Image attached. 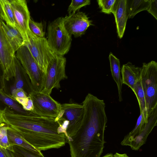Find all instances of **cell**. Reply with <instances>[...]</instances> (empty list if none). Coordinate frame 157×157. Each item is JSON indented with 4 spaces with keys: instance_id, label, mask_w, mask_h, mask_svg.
<instances>
[{
    "instance_id": "1",
    "label": "cell",
    "mask_w": 157,
    "mask_h": 157,
    "mask_svg": "<svg viewBox=\"0 0 157 157\" xmlns=\"http://www.w3.org/2000/svg\"><path fill=\"white\" fill-rule=\"evenodd\" d=\"M1 115L4 122L40 151L58 149L67 143L66 131L56 118L42 117L31 111L21 113L7 107L2 110Z\"/></svg>"
},
{
    "instance_id": "2",
    "label": "cell",
    "mask_w": 157,
    "mask_h": 157,
    "mask_svg": "<svg viewBox=\"0 0 157 157\" xmlns=\"http://www.w3.org/2000/svg\"><path fill=\"white\" fill-rule=\"evenodd\" d=\"M82 125L74 136L67 138L71 157H101L104 147L107 118L103 104L88 101L83 104Z\"/></svg>"
},
{
    "instance_id": "3",
    "label": "cell",
    "mask_w": 157,
    "mask_h": 157,
    "mask_svg": "<svg viewBox=\"0 0 157 157\" xmlns=\"http://www.w3.org/2000/svg\"><path fill=\"white\" fill-rule=\"evenodd\" d=\"M63 17H59L49 23L47 27L48 44L56 55L63 56L70 49L71 35L65 29L63 24Z\"/></svg>"
},
{
    "instance_id": "4",
    "label": "cell",
    "mask_w": 157,
    "mask_h": 157,
    "mask_svg": "<svg viewBox=\"0 0 157 157\" xmlns=\"http://www.w3.org/2000/svg\"><path fill=\"white\" fill-rule=\"evenodd\" d=\"M141 79L147 115L157 107V63L154 61L143 63Z\"/></svg>"
},
{
    "instance_id": "5",
    "label": "cell",
    "mask_w": 157,
    "mask_h": 157,
    "mask_svg": "<svg viewBox=\"0 0 157 157\" xmlns=\"http://www.w3.org/2000/svg\"><path fill=\"white\" fill-rule=\"evenodd\" d=\"M15 56L28 75L33 91L41 92L44 88L45 75L25 44L17 50Z\"/></svg>"
},
{
    "instance_id": "6",
    "label": "cell",
    "mask_w": 157,
    "mask_h": 157,
    "mask_svg": "<svg viewBox=\"0 0 157 157\" xmlns=\"http://www.w3.org/2000/svg\"><path fill=\"white\" fill-rule=\"evenodd\" d=\"M28 36V40L24 44L45 75L49 63L56 55L51 50L46 38L36 36L30 29Z\"/></svg>"
},
{
    "instance_id": "7",
    "label": "cell",
    "mask_w": 157,
    "mask_h": 157,
    "mask_svg": "<svg viewBox=\"0 0 157 157\" xmlns=\"http://www.w3.org/2000/svg\"><path fill=\"white\" fill-rule=\"evenodd\" d=\"M84 108L78 103L61 104L59 113L56 118L59 121H66L68 123L66 129L67 138L75 135L82 124Z\"/></svg>"
},
{
    "instance_id": "8",
    "label": "cell",
    "mask_w": 157,
    "mask_h": 157,
    "mask_svg": "<svg viewBox=\"0 0 157 157\" xmlns=\"http://www.w3.org/2000/svg\"><path fill=\"white\" fill-rule=\"evenodd\" d=\"M66 58L56 55L49 63L45 74L44 88L42 92L50 95L54 88L60 87V81L67 79L65 72Z\"/></svg>"
},
{
    "instance_id": "9",
    "label": "cell",
    "mask_w": 157,
    "mask_h": 157,
    "mask_svg": "<svg viewBox=\"0 0 157 157\" xmlns=\"http://www.w3.org/2000/svg\"><path fill=\"white\" fill-rule=\"evenodd\" d=\"M32 101L33 109L31 111L42 117L56 118L60 110L61 104L50 95L42 91H33L28 95Z\"/></svg>"
},
{
    "instance_id": "10",
    "label": "cell",
    "mask_w": 157,
    "mask_h": 157,
    "mask_svg": "<svg viewBox=\"0 0 157 157\" xmlns=\"http://www.w3.org/2000/svg\"><path fill=\"white\" fill-rule=\"evenodd\" d=\"M2 26L0 19V61L2 66L1 84L5 86V80L9 81L15 77V67L13 61L15 56Z\"/></svg>"
},
{
    "instance_id": "11",
    "label": "cell",
    "mask_w": 157,
    "mask_h": 157,
    "mask_svg": "<svg viewBox=\"0 0 157 157\" xmlns=\"http://www.w3.org/2000/svg\"><path fill=\"white\" fill-rule=\"evenodd\" d=\"M64 26L67 32L75 37L83 35L88 28L94 25L85 13L82 12L71 13L63 17Z\"/></svg>"
},
{
    "instance_id": "12",
    "label": "cell",
    "mask_w": 157,
    "mask_h": 157,
    "mask_svg": "<svg viewBox=\"0 0 157 157\" xmlns=\"http://www.w3.org/2000/svg\"><path fill=\"white\" fill-rule=\"evenodd\" d=\"M15 17L17 28L21 33L24 42L28 40L29 30V21L30 13L25 0H9Z\"/></svg>"
},
{
    "instance_id": "13",
    "label": "cell",
    "mask_w": 157,
    "mask_h": 157,
    "mask_svg": "<svg viewBox=\"0 0 157 157\" xmlns=\"http://www.w3.org/2000/svg\"><path fill=\"white\" fill-rule=\"evenodd\" d=\"M157 125V107L148 118V122L144 129L137 136L121 145L130 146L132 150H138L145 144L147 137L155 127Z\"/></svg>"
},
{
    "instance_id": "14",
    "label": "cell",
    "mask_w": 157,
    "mask_h": 157,
    "mask_svg": "<svg viewBox=\"0 0 157 157\" xmlns=\"http://www.w3.org/2000/svg\"><path fill=\"white\" fill-rule=\"evenodd\" d=\"M126 0H116L112 13L114 16L118 36L122 38L128 19L126 11Z\"/></svg>"
},
{
    "instance_id": "15",
    "label": "cell",
    "mask_w": 157,
    "mask_h": 157,
    "mask_svg": "<svg viewBox=\"0 0 157 157\" xmlns=\"http://www.w3.org/2000/svg\"><path fill=\"white\" fill-rule=\"evenodd\" d=\"M13 59L15 65V81L11 86L16 89H22L29 95L33 91L30 79L15 55Z\"/></svg>"
},
{
    "instance_id": "16",
    "label": "cell",
    "mask_w": 157,
    "mask_h": 157,
    "mask_svg": "<svg viewBox=\"0 0 157 157\" xmlns=\"http://www.w3.org/2000/svg\"><path fill=\"white\" fill-rule=\"evenodd\" d=\"M141 67L136 66L128 62L123 64L121 72L122 82L130 87L133 91L135 86L141 76Z\"/></svg>"
},
{
    "instance_id": "17",
    "label": "cell",
    "mask_w": 157,
    "mask_h": 157,
    "mask_svg": "<svg viewBox=\"0 0 157 157\" xmlns=\"http://www.w3.org/2000/svg\"><path fill=\"white\" fill-rule=\"evenodd\" d=\"M2 26L7 39L13 51L17 50L24 44V39L16 28L13 27L5 24L1 20Z\"/></svg>"
},
{
    "instance_id": "18",
    "label": "cell",
    "mask_w": 157,
    "mask_h": 157,
    "mask_svg": "<svg viewBox=\"0 0 157 157\" xmlns=\"http://www.w3.org/2000/svg\"><path fill=\"white\" fill-rule=\"evenodd\" d=\"M110 70L112 77L117 84L118 93L119 101H122V83L120 74V63L119 59L110 52L109 56Z\"/></svg>"
},
{
    "instance_id": "19",
    "label": "cell",
    "mask_w": 157,
    "mask_h": 157,
    "mask_svg": "<svg viewBox=\"0 0 157 157\" xmlns=\"http://www.w3.org/2000/svg\"><path fill=\"white\" fill-rule=\"evenodd\" d=\"M7 135L9 142L11 146H21L39 154H43L41 151L30 144L18 132L9 126L7 130Z\"/></svg>"
},
{
    "instance_id": "20",
    "label": "cell",
    "mask_w": 157,
    "mask_h": 157,
    "mask_svg": "<svg viewBox=\"0 0 157 157\" xmlns=\"http://www.w3.org/2000/svg\"><path fill=\"white\" fill-rule=\"evenodd\" d=\"M150 0H126V11L128 18H133L137 13L147 10Z\"/></svg>"
},
{
    "instance_id": "21",
    "label": "cell",
    "mask_w": 157,
    "mask_h": 157,
    "mask_svg": "<svg viewBox=\"0 0 157 157\" xmlns=\"http://www.w3.org/2000/svg\"><path fill=\"white\" fill-rule=\"evenodd\" d=\"M0 100L13 110L16 112L25 114L28 112L24 110L22 107L11 97V95L6 94L1 87Z\"/></svg>"
},
{
    "instance_id": "22",
    "label": "cell",
    "mask_w": 157,
    "mask_h": 157,
    "mask_svg": "<svg viewBox=\"0 0 157 157\" xmlns=\"http://www.w3.org/2000/svg\"><path fill=\"white\" fill-rule=\"evenodd\" d=\"M148 122L147 119L143 113H140L138 117L136 126L126 136L121 142L122 145L125 142L131 140L136 136L137 135L144 129Z\"/></svg>"
},
{
    "instance_id": "23",
    "label": "cell",
    "mask_w": 157,
    "mask_h": 157,
    "mask_svg": "<svg viewBox=\"0 0 157 157\" xmlns=\"http://www.w3.org/2000/svg\"><path fill=\"white\" fill-rule=\"evenodd\" d=\"M0 2L6 24L13 27L17 28L15 17L9 0H0Z\"/></svg>"
},
{
    "instance_id": "24",
    "label": "cell",
    "mask_w": 157,
    "mask_h": 157,
    "mask_svg": "<svg viewBox=\"0 0 157 157\" xmlns=\"http://www.w3.org/2000/svg\"><path fill=\"white\" fill-rule=\"evenodd\" d=\"M133 92L136 95L138 101L140 113H143L145 118L148 119V116L147 113L144 94L142 85L141 76L136 84Z\"/></svg>"
},
{
    "instance_id": "25",
    "label": "cell",
    "mask_w": 157,
    "mask_h": 157,
    "mask_svg": "<svg viewBox=\"0 0 157 157\" xmlns=\"http://www.w3.org/2000/svg\"><path fill=\"white\" fill-rule=\"evenodd\" d=\"M13 157H44L43 154H40L27 148L17 146H13L12 152Z\"/></svg>"
},
{
    "instance_id": "26",
    "label": "cell",
    "mask_w": 157,
    "mask_h": 157,
    "mask_svg": "<svg viewBox=\"0 0 157 157\" xmlns=\"http://www.w3.org/2000/svg\"><path fill=\"white\" fill-rule=\"evenodd\" d=\"M9 126L3 122L0 124V146L12 152L13 146L9 144L7 135Z\"/></svg>"
},
{
    "instance_id": "27",
    "label": "cell",
    "mask_w": 157,
    "mask_h": 157,
    "mask_svg": "<svg viewBox=\"0 0 157 157\" xmlns=\"http://www.w3.org/2000/svg\"><path fill=\"white\" fill-rule=\"evenodd\" d=\"M29 27L30 30L35 35L40 37H44L45 32L42 22L34 21L30 18L29 21Z\"/></svg>"
},
{
    "instance_id": "28",
    "label": "cell",
    "mask_w": 157,
    "mask_h": 157,
    "mask_svg": "<svg viewBox=\"0 0 157 157\" xmlns=\"http://www.w3.org/2000/svg\"><path fill=\"white\" fill-rule=\"evenodd\" d=\"M90 0H72L68 6L67 12L69 14L75 13L81 8L90 4Z\"/></svg>"
},
{
    "instance_id": "29",
    "label": "cell",
    "mask_w": 157,
    "mask_h": 157,
    "mask_svg": "<svg viewBox=\"0 0 157 157\" xmlns=\"http://www.w3.org/2000/svg\"><path fill=\"white\" fill-rule=\"evenodd\" d=\"M116 1V0H98L97 2L101 12L110 14L112 13Z\"/></svg>"
},
{
    "instance_id": "30",
    "label": "cell",
    "mask_w": 157,
    "mask_h": 157,
    "mask_svg": "<svg viewBox=\"0 0 157 157\" xmlns=\"http://www.w3.org/2000/svg\"><path fill=\"white\" fill-rule=\"evenodd\" d=\"M147 11L157 20V0H150L149 7Z\"/></svg>"
},
{
    "instance_id": "31",
    "label": "cell",
    "mask_w": 157,
    "mask_h": 157,
    "mask_svg": "<svg viewBox=\"0 0 157 157\" xmlns=\"http://www.w3.org/2000/svg\"><path fill=\"white\" fill-rule=\"evenodd\" d=\"M22 107L25 111H33V101L29 96L28 100L26 104Z\"/></svg>"
},
{
    "instance_id": "32",
    "label": "cell",
    "mask_w": 157,
    "mask_h": 157,
    "mask_svg": "<svg viewBox=\"0 0 157 157\" xmlns=\"http://www.w3.org/2000/svg\"><path fill=\"white\" fill-rule=\"evenodd\" d=\"M5 157H13L12 152L10 150L2 147Z\"/></svg>"
},
{
    "instance_id": "33",
    "label": "cell",
    "mask_w": 157,
    "mask_h": 157,
    "mask_svg": "<svg viewBox=\"0 0 157 157\" xmlns=\"http://www.w3.org/2000/svg\"><path fill=\"white\" fill-rule=\"evenodd\" d=\"M113 157H129L126 153L120 154L116 152L114 155H113Z\"/></svg>"
},
{
    "instance_id": "34",
    "label": "cell",
    "mask_w": 157,
    "mask_h": 157,
    "mask_svg": "<svg viewBox=\"0 0 157 157\" xmlns=\"http://www.w3.org/2000/svg\"><path fill=\"white\" fill-rule=\"evenodd\" d=\"M0 19L5 21V17L1 4L0 2Z\"/></svg>"
},
{
    "instance_id": "35",
    "label": "cell",
    "mask_w": 157,
    "mask_h": 157,
    "mask_svg": "<svg viewBox=\"0 0 157 157\" xmlns=\"http://www.w3.org/2000/svg\"><path fill=\"white\" fill-rule=\"evenodd\" d=\"M0 157H5L2 147L0 146Z\"/></svg>"
},
{
    "instance_id": "36",
    "label": "cell",
    "mask_w": 157,
    "mask_h": 157,
    "mask_svg": "<svg viewBox=\"0 0 157 157\" xmlns=\"http://www.w3.org/2000/svg\"><path fill=\"white\" fill-rule=\"evenodd\" d=\"M113 155L112 153H108L101 157H113Z\"/></svg>"
},
{
    "instance_id": "37",
    "label": "cell",
    "mask_w": 157,
    "mask_h": 157,
    "mask_svg": "<svg viewBox=\"0 0 157 157\" xmlns=\"http://www.w3.org/2000/svg\"><path fill=\"white\" fill-rule=\"evenodd\" d=\"M3 122V121L2 118V117L1 114V115H0V124H1Z\"/></svg>"
},
{
    "instance_id": "38",
    "label": "cell",
    "mask_w": 157,
    "mask_h": 157,
    "mask_svg": "<svg viewBox=\"0 0 157 157\" xmlns=\"http://www.w3.org/2000/svg\"><path fill=\"white\" fill-rule=\"evenodd\" d=\"M0 69H1L2 70V63H1L0 61ZM0 86H1V84H0Z\"/></svg>"
}]
</instances>
